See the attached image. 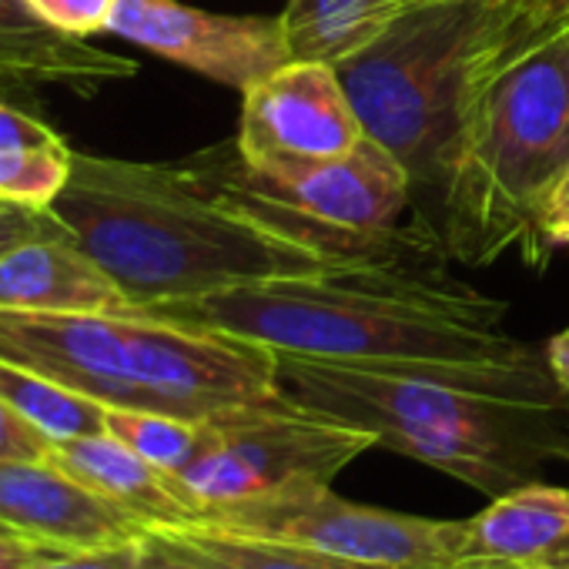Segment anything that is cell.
<instances>
[{
  "label": "cell",
  "instance_id": "5b68a950",
  "mask_svg": "<svg viewBox=\"0 0 569 569\" xmlns=\"http://www.w3.org/2000/svg\"><path fill=\"white\" fill-rule=\"evenodd\" d=\"M522 0H412L336 61L369 141L412 178L419 218H439L449 154L462 124L469 61Z\"/></svg>",
  "mask_w": 569,
  "mask_h": 569
},
{
  "label": "cell",
  "instance_id": "7402d4cb",
  "mask_svg": "<svg viewBox=\"0 0 569 569\" xmlns=\"http://www.w3.org/2000/svg\"><path fill=\"white\" fill-rule=\"evenodd\" d=\"M24 4L51 31L84 41L98 31H108L118 0H24Z\"/></svg>",
  "mask_w": 569,
  "mask_h": 569
},
{
  "label": "cell",
  "instance_id": "52a82bcc",
  "mask_svg": "<svg viewBox=\"0 0 569 569\" xmlns=\"http://www.w3.org/2000/svg\"><path fill=\"white\" fill-rule=\"evenodd\" d=\"M198 522L389 569H459L466 529L449 519L362 506L336 496L332 486L208 509Z\"/></svg>",
  "mask_w": 569,
  "mask_h": 569
},
{
  "label": "cell",
  "instance_id": "9c48e42d",
  "mask_svg": "<svg viewBox=\"0 0 569 569\" xmlns=\"http://www.w3.org/2000/svg\"><path fill=\"white\" fill-rule=\"evenodd\" d=\"M108 34L241 94L296 58L281 14H214L181 0H118Z\"/></svg>",
  "mask_w": 569,
  "mask_h": 569
},
{
  "label": "cell",
  "instance_id": "3957f363",
  "mask_svg": "<svg viewBox=\"0 0 569 569\" xmlns=\"http://www.w3.org/2000/svg\"><path fill=\"white\" fill-rule=\"evenodd\" d=\"M278 359L292 406L362 429L376 446L432 466L496 499L569 459V396L546 349L519 362L456 369H362L299 356Z\"/></svg>",
  "mask_w": 569,
  "mask_h": 569
},
{
  "label": "cell",
  "instance_id": "4316f807",
  "mask_svg": "<svg viewBox=\"0 0 569 569\" xmlns=\"http://www.w3.org/2000/svg\"><path fill=\"white\" fill-rule=\"evenodd\" d=\"M138 542H141V536L108 542V546L64 549L41 569H138Z\"/></svg>",
  "mask_w": 569,
  "mask_h": 569
},
{
  "label": "cell",
  "instance_id": "484cf974",
  "mask_svg": "<svg viewBox=\"0 0 569 569\" xmlns=\"http://www.w3.org/2000/svg\"><path fill=\"white\" fill-rule=\"evenodd\" d=\"M51 439L31 426L18 409H11L0 399V462L11 459H48L51 456Z\"/></svg>",
  "mask_w": 569,
  "mask_h": 569
},
{
  "label": "cell",
  "instance_id": "7a4b0ae2",
  "mask_svg": "<svg viewBox=\"0 0 569 569\" xmlns=\"http://www.w3.org/2000/svg\"><path fill=\"white\" fill-rule=\"evenodd\" d=\"M509 306L422 264L281 274L151 306L144 316L208 329L274 356L362 369H452L532 359L502 332Z\"/></svg>",
  "mask_w": 569,
  "mask_h": 569
},
{
  "label": "cell",
  "instance_id": "7c38bea8",
  "mask_svg": "<svg viewBox=\"0 0 569 569\" xmlns=\"http://www.w3.org/2000/svg\"><path fill=\"white\" fill-rule=\"evenodd\" d=\"M0 312L141 316L78 241H28L0 254Z\"/></svg>",
  "mask_w": 569,
  "mask_h": 569
},
{
  "label": "cell",
  "instance_id": "ac0fdd59",
  "mask_svg": "<svg viewBox=\"0 0 569 569\" xmlns=\"http://www.w3.org/2000/svg\"><path fill=\"white\" fill-rule=\"evenodd\" d=\"M562 34H569V0H522L506 21H499L486 34L476 58L469 61L462 114L502 71H509L512 64H519L522 58H529L532 51Z\"/></svg>",
  "mask_w": 569,
  "mask_h": 569
},
{
  "label": "cell",
  "instance_id": "5bb4252c",
  "mask_svg": "<svg viewBox=\"0 0 569 569\" xmlns=\"http://www.w3.org/2000/svg\"><path fill=\"white\" fill-rule=\"evenodd\" d=\"M51 459L148 529H178L198 519V509L181 492L178 479L151 466L111 432L54 442Z\"/></svg>",
  "mask_w": 569,
  "mask_h": 569
},
{
  "label": "cell",
  "instance_id": "ffe728a7",
  "mask_svg": "<svg viewBox=\"0 0 569 569\" xmlns=\"http://www.w3.org/2000/svg\"><path fill=\"white\" fill-rule=\"evenodd\" d=\"M174 532H181L204 556H211L221 569H389V566L349 562V559H339L309 546L228 532V529L204 526V522H188V526H178Z\"/></svg>",
  "mask_w": 569,
  "mask_h": 569
},
{
  "label": "cell",
  "instance_id": "2e32d148",
  "mask_svg": "<svg viewBox=\"0 0 569 569\" xmlns=\"http://www.w3.org/2000/svg\"><path fill=\"white\" fill-rule=\"evenodd\" d=\"M74 148L24 104L0 101V198L51 208L71 178Z\"/></svg>",
  "mask_w": 569,
  "mask_h": 569
},
{
  "label": "cell",
  "instance_id": "30bf717a",
  "mask_svg": "<svg viewBox=\"0 0 569 569\" xmlns=\"http://www.w3.org/2000/svg\"><path fill=\"white\" fill-rule=\"evenodd\" d=\"M366 138L336 64L292 58L241 94L238 151L332 158Z\"/></svg>",
  "mask_w": 569,
  "mask_h": 569
},
{
  "label": "cell",
  "instance_id": "9a60e30c",
  "mask_svg": "<svg viewBox=\"0 0 569 569\" xmlns=\"http://www.w3.org/2000/svg\"><path fill=\"white\" fill-rule=\"evenodd\" d=\"M138 74L131 58H118L91 48L81 38H68L41 24L24 0H0V78L28 88H71L94 94L104 84Z\"/></svg>",
  "mask_w": 569,
  "mask_h": 569
},
{
  "label": "cell",
  "instance_id": "4fadbf2b",
  "mask_svg": "<svg viewBox=\"0 0 569 569\" xmlns=\"http://www.w3.org/2000/svg\"><path fill=\"white\" fill-rule=\"evenodd\" d=\"M459 569H529L569 536V489L526 482L462 519Z\"/></svg>",
  "mask_w": 569,
  "mask_h": 569
},
{
  "label": "cell",
  "instance_id": "8fae6325",
  "mask_svg": "<svg viewBox=\"0 0 569 569\" xmlns=\"http://www.w3.org/2000/svg\"><path fill=\"white\" fill-rule=\"evenodd\" d=\"M0 526L61 549L108 546L148 529L131 512L68 476L51 456L0 462Z\"/></svg>",
  "mask_w": 569,
  "mask_h": 569
},
{
  "label": "cell",
  "instance_id": "603a6c76",
  "mask_svg": "<svg viewBox=\"0 0 569 569\" xmlns=\"http://www.w3.org/2000/svg\"><path fill=\"white\" fill-rule=\"evenodd\" d=\"M559 244H569V164L562 168V174L542 194L522 254H526L529 264H542L546 251H552Z\"/></svg>",
  "mask_w": 569,
  "mask_h": 569
},
{
  "label": "cell",
  "instance_id": "f1b7e54d",
  "mask_svg": "<svg viewBox=\"0 0 569 569\" xmlns=\"http://www.w3.org/2000/svg\"><path fill=\"white\" fill-rule=\"evenodd\" d=\"M546 366H549L556 386L569 396V326L546 342Z\"/></svg>",
  "mask_w": 569,
  "mask_h": 569
},
{
  "label": "cell",
  "instance_id": "277c9868",
  "mask_svg": "<svg viewBox=\"0 0 569 569\" xmlns=\"http://www.w3.org/2000/svg\"><path fill=\"white\" fill-rule=\"evenodd\" d=\"M569 164V34L502 71L462 114L442 204V244L466 264L526 248L536 208Z\"/></svg>",
  "mask_w": 569,
  "mask_h": 569
},
{
  "label": "cell",
  "instance_id": "cb8c5ba5",
  "mask_svg": "<svg viewBox=\"0 0 569 569\" xmlns=\"http://www.w3.org/2000/svg\"><path fill=\"white\" fill-rule=\"evenodd\" d=\"M74 241L51 208H31L18 201H0V254L28 241Z\"/></svg>",
  "mask_w": 569,
  "mask_h": 569
},
{
  "label": "cell",
  "instance_id": "836d02e7",
  "mask_svg": "<svg viewBox=\"0 0 569 569\" xmlns=\"http://www.w3.org/2000/svg\"><path fill=\"white\" fill-rule=\"evenodd\" d=\"M0 201H4V198H0Z\"/></svg>",
  "mask_w": 569,
  "mask_h": 569
},
{
  "label": "cell",
  "instance_id": "8992f818",
  "mask_svg": "<svg viewBox=\"0 0 569 569\" xmlns=\"http://www.w3.org/2000/svg\"><path fill=\"white\" fill-rule=\"evenodd\" d=\"M369 449H376L369 432L322 419L284 399L204 422L198 452L174 479L201 519L208 509L332 486Z\"/></svg>",
  "mask_w": 569,
  "mask_h": 569
},
{
  "label": "cell",
  "instance_id": "f546056e",
  "mask_svg": "<svg viewBox=\"0 0 569 569\" xmlns=\"http://www.w3.org/2000/svg\"><path fill=\"white\" fill-rule=\"evenodd\" d=\"M0 101H11V104H24V108L41 111V94H38V88L18 84V81H8V78H0Z\"/></svg>",
  "mask_w": 569,
  "mask_h": 569
},
{
  "label": "cell",
  "instance_id": "e0dca14e",
  "mask_svg": "<svg viewBox=\"0 0 569 569\" xmlns=\"http://www.w3.org/2000/svg\"><path fill=\"white\" fill-rule=\"evenodd\" d=\"M0 399L18 409L31 426H38L51 442L108 432V406L8 359H0Z\"/></svg>",
  "mask_w": 569,
  "mask_h": 569
},
{
  "label": "cell",
  "instance_id": "d4e9b609",
  "mask_svg": "<svg viewBox=\"0 0 569 569\" xmlns=\"http://www.w3.org/2000/svg\"><path fill=\"white\" fill-rule=\"evenodd\" d=\"M138 569H221L174 529H144L138 542Z\"/></svg>",
  "mask_w": 569,
  "mask_h": 569
},
{
  "label": "cell",
  "instance_id": "83f0119b",
  "mask_svg": "<svg viewBox=\"0 0 569 569\" xmlns=\"http://www.w3.org/2000/svg\"><path fill=\"white\" fill-rule=\"evenodd\" d=\"M61 552H64L61 546H48L0 526V569H41Z\"/></svg>",
  "mask_w": 569,
  "mask_h": 569
},
{
  "label": "cell",
  "instance_id": "d6986e66",
  "mask_svg": "<svg viewBox=\"0 0 569 569\" xmlns=\"http://www.w3.org/2000/svg\"><path fill=\"white\" fill-rule=\"evenodd\" d=\"M284 31L296 58L336 64L386 21V0H284Z\"/></svg>",
  "mask_w": 569,
  "mask_h": 569
},
{
  "label": "cell",
  "instance_id": "1f68e13d",
  "mask_svg": "<svg viewBox=\"0 0 569 569\" xmlns=\"http://www.w3.org/2000/svg\"><path fill=\"white\" fill-rule=\"evenodd\" d=\"M406 4H412V0H386V18H389L392 11H399V8H406Z\"/></svg>",
  "mask_w": 569,
  "mask_h": 569
},
{
  "label": "cell",
  "instance_id": "4dcf8cb0",
  "mask_svg": "<svg viewBox=\"0 0 569 569\" xmlns=\"http://www.w3.org/2000/svg\"><path fill=\"white\" fill-rule=\"evenodd\" d=\"M542 566H549V569H569V536L549 552V559Z\"/></svg>",
  "mask_w": 569,
  "mask_h": 569
},
{
  "label": "cell",
  "instance_id": "d6a6232c",
  "mask_svg": "<svg viewBox=\"0 0 569 569\" xmlns=\"http://www.w3.org/2000/svg\"><path fill=\"white\" fill-rule=\"evenodd\" d=\"M529 569H549V566H529Z\"/></svg>",
  "mask_w": 569,
  "mask_h": 569
},
{
  "label": "cell",
  "instance_id": "6da1fadb",
  "mask_svg": "<svg viewBox=\"0 0 569 569\" xmlns=\"http://www.w3.org/2000/svg\"><path fill=\"white\" fill-rule=\"evenodd\" d=\"M51 211L141 316L151 306L201 299L261 278L422 264L442 244L426 221L389 234L306 221L241 181L234 141L181 164L74 151L71 178Z\"/></svg>",
  "mask_w": 569,
  "mask_h": 569
},
{
  "label": "cell",
  "instance_id": "ba28073f",
  "mask_svg": "<svg viewBox=\"0 0 569 569\" xmlns=\"http://www.w3.org/2000/svg\"><path fill=\"white\" fill-rule=\"evenodd\" d=\"M234 164L241 181L261 198L306 221L356 234H389L402 228V214L416 204L409 171L369 138L332 158L241 154L234 144Z\"/></svg>",
  "mask_w": 569,
  "mask_h": 569
},
{
  "label": "cell",
  "instance_id": "44dd1931",
  "mask_svg": "<svg viewBox=\"0 0 569 569\" xmlns=\"http://www.w3.org/2000/svg\"><path fill=\"white\" fill-rule=\"evenodd\" d=\"M104 426L114 439H121L128 449H134L151 466L171 476L191 462L204 436V422L148 412V409H118V406H108Z\"/></svg>",
  "mask_w": 569,
  "mask_h": 569
}]
</instances>
